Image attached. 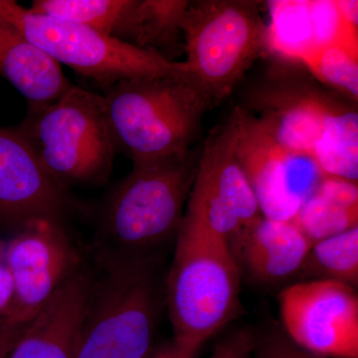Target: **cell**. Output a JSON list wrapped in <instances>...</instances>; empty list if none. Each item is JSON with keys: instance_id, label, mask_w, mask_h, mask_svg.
<instances>
[{"instance_id": "24", "label": "cell", "mask_w": 358, "mask_h": 358, "mask_svg": "<svg viewBox=\"0 0 358 358\" xmlns=\"http://www.w3.org/2000/svg\"><path fill=\"white\" fill-rule=\"evenodd\" d=\"M255 333L242 327L226 334L214 345L209 358H254Z\"/></svg>"}, {"instance_id": "9", "label": "cell", "mask_w": 358, "mask_h": 358, "mask_svg": "<svg viewBox=\"0 0 358 358\" xmlns=\"http://www.w3.org/2000/svg\"><path fill=\"white\" fill-rule=\"evenodd\" d=\"M237 133L235 108L227 122L205 141L182 219V222L228 244L262 215L235 155Z\"/></svg>"}, {"instance_id": "20", "label": "cell", "mask_w": 358, "mask_h": 358, "mask_svg": "<svg viewBox=\"0 0 358 358\" xmlns=\"http://www.w3.org/2000/svg\"><path fill=\"white\" fill-rule=\"evenodd\" d=\"M190 1L141 0L136 47L155 52L169 61L183 48V20Z\"/></svg>"}, {"instance_id": "15", "label": "cell", "mask_w": 358, "mask_h": 358, "mask_svg": "<svg viewBox=\"0 0 358 358\" xmlns=\"http://www.w3.org/2000/svg\"><path fill=\"white\" fill-rule=\"evenodd\" d=\"M91 284L86 267L27 324L6 358H74Z\"/></svg>"}, {"instance_id": "28", "label": "cell", "mask_w": 358, "mask_h": 358, "mask_svg": "<svg viewBox=\"0 0 358 358\" xmlns=\"http://www.w3.org/2000/svg\"><path fill=\"white\" fill-rule=\"evenodd\" d=\"M341 15L350 24L358 27V1L357 0H336Z\"/></svg>"}, {"instance_id": "14", "label": "cell", "mask_w": 358, "mask_h": 358, "mask_svg": "<svg viewBox=\"0 0 358 358\" xmlns=\"http://www.w3.org/2000/svg\"><path fill=\"white\" fill-rule=\"evenodd\" d=\"M312 245L294 222L260 215L229 246L240 271L258 284L274 286L298 277Z\"/></svg>"}, {"instance_id": "10", "label": "cell", "mask_w": 358, "mask_h": 358, "mask_svg": "<svg viewBox=\"0 0 358 358\" xmlns=\"http://www.w3.org/2000/svg\"><path fill=\"white\" fill-rule=\"evenodd\" d=\"M235 155L264 217L294 222L326 174L315 160L284 147L248 110L237 107Z\"/></svg>"}, {"instance_id": "26", "label": "cell", "mask_w": 358, "mask_h": 358, "mask_svg": "<svg viewBox=\"0 0 358 358\" xmlns=\"http://www.w3.org/2000/svg\"><path fill=\"white\" fill-rule=\"evenodd\" d=\"M199 350L179 343L173 338L152 348L147 358H196Z\"/></svg>"}, {"instance_id": "16", "label": "cell", "mask_w": 358, "mask_h": 358, "mask_svg": "<svg viewBox=\"0 0 358 358\" xmlns=\"http://www.w3.org/2000/svg\"><path fill=\"white\" fill-rule=\"evenodd\" d=\"M0 76L24 96L28 110L55 102L73 86L60 64L2 21Z\"/></svg>"}, {"instance_id": "25", "label": "cell", "mask_w": 358, "mask_h": 358, "mask_svg": "<svg viewBox=\"0 0 358 358\" xmlns=\"http://www.w3.org/2000/svg\"><path fill=\"white\" fill-rule=\"evenodd\" d=\"M13 322H16L15 294L6 261V239L0 233V326Z\"/></svg>"}, {"instance_id": "3", "label": "cell", "mask_w": 358, "mask_h": 358, "mask_svg": "<svg viewBox=\"0 0 358 358\" xmlns=\"http://www.w3.org/2000/svg\"><path fill=\"white\" fill-rule=\"evenodd\" d=\"M107 90L115 147L134 164L190 152L211 106L189 74L124 80Z\"/></svg>"}, {"instance_id": "4", "label": "cell", "mask_w": 358, "mask_h": 358, "mask_svg": "<svg viewBox=\"0 0 358 358\" xmlns=\"http://www.w3.org/2000/svg\"><path fill=\"white\" fill-rule=\"evenodd\" d=\"M241 271L229 244L181 222L166 282L173 338L200 350L242 312Z\"/></svg>"}, {"instance_id": "6", "label": "cell", "mask_w": 358, "mask_h": 358, "mask_svg": "<svg viewBox=\"0 0 358 358\" xmlns=\"http://www.w3.org/2000/svg\"><path fill=\"white\" fill-rule=\"evenodd\" d=\"M96 262L74 358H147L159 320L157 260Z\"/></svg>"}, {"instance_id": "7", "label": "cell", "mask_w": 358, "mask_h": 358, "mask_svg": "<svg viewBox=\"0 0 358 358\" xmlns=\"http://www.w3.org/2000/svg\"><path fill=\"white\" fill-rule=\"evenodd\" d=\"M261 2H190L183 20L185 61L190 77L211 103L232 93L245 73L267 53Z\"/></svg>"}, {"instance_id": "19", "label": "cell", "mask_w": 358, "mask_h": 358, "mask_svg": "<svg viewBox=\"0 0 358 358\" xmlns=\"http://www.w3.org/2000/svg\"><path fill=\"white\" fill-rule=\"evenodd\" d=\"M266 4L270 14L267 53L280 62L301 65L317 47L310 0H273Z\"/></svg>"}, {"instance_id": "5", "label": "cell", "mask_w": 358, "mask_h": 358, "mask_svg": "<svg viewBox=\"0 0 358 358\" xmlns=\"http://www.w3.org/2000/svg\"><path fill=\"white\" fill-rule=\"evenodd\" d=\"M16 128L62 187L107 183L117 150L103 96L73 85L55 102L27 110Z\"/></svg>"}, {"instance_id": "2", "label": "cell", "mask_w": 358, "mask_h": 358, "mask_svg": "<svg viewBox=\"0 0 358 358\" xmlns=\"http://www.w3.org/2000/svg\"><path fill=\"white\" fill-rule=\"evenodd\" d=\"M199 159L192 150L134 164L103 203L94 244L96 259L157 260V250L178 235Z\"/></svg>"}, {"instance_id": "13", "label": "cell", "mask_w": 358, "mask_h": 358, "mask_svg": "<svg viewBox=\"0 0 358 358\" xmlns=\"http://www.w3.org/2000/svg\"><path fill=\"white\" fill-rule=\"evenodd\" d=\"M78 206L50 178L16 127H0V233L41 217L64 220Z\"/></svg>"}, {"instance_id": "27", "label": "cell", "mask_w": 358, "mask_h": 358, "mask_svg": "<svg viewBox=\"0 0 358 358\" xmlns=\"http://www.w3.org/2000/svg\"><path fill=\"white\" fill-rule=\"evenodd\" d=\"M29 322L27 324L13 322V324L0 326V358L7 357Z\"/></svg>"}, {"instance_id": "21", "label": "cell", "mask_w": 358, "mask_h": 358, "mask_svg": "<svg viewBox=\"0 0 358 358\" xmlns=\"http://www.w3.org/2000/svg\"><path fill=\"white\" fill-rule=\"evenodd\" d=\"M298 278L303 281H336L357 288L358 226L313 243Z\"/></svg>"}, {"instance_id": "1", "label": "cell", "mask_w": 358, "mask_h": 358, "mask_svg": "<svg viewBox=\"0 0 358 358\" xmlns=\"http://www.w3.org/2000/svg\"><path fill=\"white\" fill-rule=\"evenodd\" d=\"M296 65L275 66L250 90L241 108L284 147L315 160L326 176L357 182V107Z\"/></svg>"}, {"instance_id": "17", "label": "cell", "mask_w": 358, "mask_h": 358, "mask_svg": "<svg viewBox=\"0 0 358 358\" xmlns=\"http://www.w3.org/2000/svg\"><path fill=\"white\" fill-rule=\"evenodd\" d=\"M140 7L141 0H34L28 9L88 26L110 39L136 47Z\"/></svg>"}, {"instance_id": "8", "label": "cell", "mask_w": 358, "mask_h": 358, "mask_svg": "<svg viewBox=\"0 0 358 358\" xmlns=\"http://www.w3.org/2000/svg\"><path fill=\"white\" fill-rule=\"evenodd\" d=\"M0 21L20 32L58 64L109 89L124 80L189 74L185 61L110 39L88 26L32 13L0 0Z\"/></svg>"}, {"instance_id": "22", "label": "cell", "mask_w": 358, "mask_h": 358, "mask_svg": "<svg viewBox=\"0 0 358 358\" xmlns=\"http://www.w3.org/2000/svg\"><path fill=\"white\" fill-rule=\"evenodd\" d=\"M320 83L334 89L339 96L355 103L358 99V47L334 44L322 47L303 59Z\"/></svg>"}, {"instance_id": "23", "label": "cell", "mask_w": 358, "mask_h": 358, "mask_svg": "<svg viewBox=\"0 0 358 358\" xmlns=\"http://www.w3.org/2000/svg\"><path fill=\"white\" fill-rule=\"evenodd\" d=\"M254 358H327L313 355L296 345L282 329L272 327L255 333Z\"/></svg>"}, {"instance_id": "18", "label": "cell", "mask_w": 358, "mask_h": 358, "mask_svg": "<svg viewBox=\"0 0 358 358\" xmlns=\"http://www.w3.org/2000/svg\"><path fill=\"white\" fill-rule=\"evenodd\" d=\"M294 223L312 244L357 227V182L324 176Z\"/></svg>"}, {"instance_id": "11", "label": "cell", "mask_w": 358, "mask_h": 358, "mask_svg": "<svg viewBox=\"0 0 358 358\" xmlns=\"http://www.w3.org/2000/svg\"><path fill=\"white\" fill-rule=\"evenodd\" d=\"M15 294V322H31L86 268L82 250L57 218L33 219L6 240Z\"/></svg>"}, {"instance_id": "12", "label": "cell", "mask_w": 358, "mask_h": 358, "mask_svg": "<svg viewBox=\"0 0 358 358\" xmlns=\"http://www.w3.org/2000/svg\"><path fill=\"white\" fill-rule=\"evenodd\" d=\"M282 329L293 343L327 358H358V294L327 280L289 285L279 294Z\"/></svg>"}]
</instances>
